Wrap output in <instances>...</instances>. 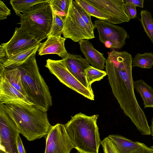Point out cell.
Returning a JSON list of instances; mask_svg holds the SVG:
<instances>
[{
	"label": "cell",
	"instance_id": "obj_30",
	"mask_svg": "<svg viewBox=\"0 0 153 153\" xmlns=\"http://www.w3.org/2000/svg\"><path fill=\"white\" fill-rule=\"evenodd\" d=\"M11 14L10 10L6 6L4 2L0 0V20H2L7 18Z\"/></svg>",
	"mask_w": 153,
	"mask_h": 153
},
{
	"label": "cell",
	"instance_id": "obj_11",
	"mask_svg": "<svg viewBox=\"0 0 153 153\" xmlns=\"http://www.w3.org/2000/svg\"><path fill=\"white\" fill-rule=\"evenodd\" d=\"M107 15L106 21L112 24L129 22L130 19L125 11L123 0H86Z\"/></svg>",
	"mask_w": 153,
	"mask_h": 153
},
{
	"label": "cell",
	"instance_id": "obj_7",
	"mask_svg": "<svg viewBox=\"0 0 153 153\" xmlns=\"http://www.w3.org/2000/svg\"><path fill=\"white\" fill-rule=\"evenodd\" d=\"M45 67L62 83L69 88L91 100H94L93 91L84 86L69 71L64 59H48Z\"/></svg>",
	"mask_w": 153,
	"mask_h": 153
},
{
	"label": "cell",
	"instance_id": "obj_29",
	"mask_svg": "<svg viewBox=\"0 0 153 153\" xmlns=\"http://www.w3.org/2000/svg\"><path fill=\"white\" fill-rule=\"evenodd\" d=\"M136 7L130 4L125 3V11L130 20L134 19L136 17L137 14Z\"/></svg>",
	"mask_w": 153,
	"mask_h": 153
},
{
	"label": "cell",
	"instance_id": "obj_3",
	"mask_svg": "<svg viewBox=\"0 0 153 153\" xmlns=\"http://www.w3.org/2000/svg\"><path fill=\"white\" fill-rule=\"evenodd\" d=\"M99 117L80 112L64 125L74 149L79 153H99L101 141L97 124Z\"/></svg>",
	"mask_w": 153,
	"mask_h": 153
},
{
	"label": "cell",
	"instance_id": "obj_5",
	"mask_svg": "<svg viewBox=\"0 0 153 153\" xmlns=\"http://www.w3.org/2000/svg\"><path fill=\"white\" fill-rule=\"evenodd\" d=\"M48 1L36 4L22 14L19 23L40 42L48 37L52 26L53 13Z\"/></svg>",
	"mask_w": 153,
	"mask_h": 153
},
{
	"label": "cell",
	"instance_id": "obj_15",
	"mask_svg": "<svg viewBox=\"0 0 153 153\" xmlns=\"http://www.w3.org/2000/svg\"><path fill=\"white\" fill-rule=\"evenodd\" d=\"M47 38L45 41L40 44L39 55L56 54L63 59H66L69 55L65 46L66 39L61 36H52Z\"/></svg>",
	"mask_w": 153,
	"mask_h": 153
},
{
	"label": "cell",
	"instance_id": "obj_10",
	"mask_svg": "<svg viewBox=\"0 0 153 153\" xmlns=\"http://www.w3.org/2000/svg\"><path fill=\"white\" fill-rule=\"evenodd\" d=\"M74 148L64 125L57 123L52 126L46 137L44 153H70Z\"/></svg>",
	"mask_w": 153,
	"mask_h": 153
},
{
	"label": "cell",
	"instance_id": "obj_25",
	"mask_svg": "<svg viewBox=\"0 0 153 153\" xmlns=\"http://www.w3.org/2000/svg\"><path fill=\"white\" fill-rule=\"evenodd\" d=\"M85 75L87 82L90 87L92 88L91 85L94 82L100 81L107 74L105 71L90 65L85 70Z\"/></svg>",
	"mask_w": 153,
	"mask_h": 153
},
{
	"label": "cell",
	"instance_id": "obj_21",
	"mask_svg": "<svg viewBox=\"0 0 153 153\" xmlns=\"http://www.w3.org/2000/svg\"><path fill=\"white\" fill-rule=\"evenodd\" d=\"M132 66L142 68H152L153 66V53L152 52H146L143 54L137 53L133 59Z\"/></svg>",
	"mask_w": 153,
	"mask_h": 153
},
{
	"label": "cell",
	"instance_id": "obj_18",
	"mask_svg": "<svg viewBox=\"0 0 153 153\" xmlns=\"http://www.w3.org/2000/svg\"><path fill=\"white\" fill-rule=\"evenodd\" d=\"M108 137L122 153H129L140 146L139 142H134L121 135L111 134Z\"/></svg>",
	"mask_w": 153,
	"mask_h": 153
},
{
	"label": "cell",
	"instance_id": "obj_8",
	"mask_svg": "<svg viewBox=\"0 0 153 153\" xmlns=\"http://www.w3.org/2000/svg\"><path fill=\"white\" fill-rule=\"evenodd\" d=\"M94 25L97 30L99 40L107 48L120 49L126 44V39L129 38L123 27L106 21L97 19Z\"/></svg>",
	"mask_w": 153,
	"mask_h": 153
},
{
	"label": "cell",
	"instance_id": "obj_23",
	"mask_svg": "<svg viewBox=\"0 0 153 153\" xmlns=\"http://www.w3.org/2000/svg\"><path fill=\"white\" fill-rule=\"evenodd\" d=\"M139 19L144 31L153 44V19L151 13L146 10H141Z\"/></svg>",
	"mask_w": 153,
	"mask_h": 153
},
{
	"label": "cell",
	"instance_id": "obj_33",
	"mask_svg": "<svg viewBox=\"0 0 153 153\" xmlns=\"http://www.w3.org/2000/svg\"><path fill=\"white\" fill-rule=\"evenodd\" d=\"M125 3H128L133 6L143 8L144 0H124Z\"/></svg>",
	"mask_w": 153,
	"mask_h": 153
},
{
	"label": "cell",
	"instance_id": "obj_26",
	"mask_svg": "<svg viewBox=\"0 0 153 153\" xmlns=\"http://www.w3.org/2000/svg\"><path fill=\"white\" fill-rule=\"evenodd\" d=\"M52 13V25L48 37L61 36L64 28L65 19L56 13Z\"/></svg>",
	"mask_w": 153,
	"mask_h": 153
},
{
	"label": "cell",
	"instance_id": "obj_12",
	"mask_svg": "<svg viewBox=\"0 0 153 153\" xmlns=\"http://www.w3.org/2000/svg\"><path fill=\"white\" fill-rule=\"evenodd\" d=\"M40 42L22 27H16L11 39L1 44L5 49L8 58L21 51L40 45Z\"/></svg>",
	"mask_w": 153,
	"mask_h": 153
},
{
	"label": "cell",
	"instance_id": "obj_2",
	"mask_svg": "<svg viewBox=\"0 0 153 153\" xmlns=\"http://www.w3.org/2000/svg\"><path fill=\"white\" fill-rule=\"evenodd\" d=\"M1 104L15 123L20 134L29 141L46 137L52 127L47 112L34 106Z\"/></svg>",
	"mask_w": 153,
	"mask_h": 153
},
{
	"label": "cell",
	"instance_id": "obj_4",
	"mask_svg": "<svg viewBox=\"0 0 153 153\" xmlns=\"http://www.w3.org/2000/svg\"><path fill=\"white\" fill-rule=\"evenodd\" d=\"M36 53H33L22 64L18 66L27 97L35 107L46 112L52 105V98L48 87L39 73Z\"/></svg>",
	"mask_w": 153,
	"mask_h": 153
},
{
	"label": "cell",
	"instance_id": "obj_20",
	"mask_svg": "<svg viewBox=\"0 0 153 153\" xmlns=\"http://www.w3.org/2000/svg\"><path fill=\"white\" fill-rule=\"evenodd\" d=\"M49 0H11L10 3L16 15L21 16L22 14L34 5L47 2Z\"/></svg>",
	"mask_w": 153,
	"mask_h": 153
},
{
	"label": "cell",
	"instance_id": "obj_32",
	"mask_svg": "<svg viewBox=\"0 0 153 153\" xmlns=\"http://www.w3.org/2000/svg\"><path fill=\"white\" fill-rule=\"evenodd\" d=\"M8 58L6 51L4 48L0 45V65H2L5 62Z\"/></svg>",
	"mask_w": 153,
	"mask_h": 153
},
{
	"label": "cell",
	"instance_id": "obj_24",
	"mask_svg": "<svg viewBox=\"0 0 153 153\" xmlns=\"http://www.w3.org/2000/svg\"><path fill=\"white\" fill-rule=\"evenodd\" d=\"M90 15L100 20L106 21L109 16L86 0H75Z\"/></svg>",
	"mask_w": 153,
	"mask_h": 153
},
{
	"label": "cell",
	"instance_id": "obj_34",
	"mask_svg": "<svg viewBox=\"0 0 153 153\" xmlns=\"http://www.w3.org/2000/svg\"><path fill=\"white\" fill-rule=\"evenodd\" d=\"M19 134H18L17 137V144L19 153H26Z\"/></svg>",
	"mask_w": 153,
	"mask_h": 153
},
{
	"label": "cell",
	"instance_id": "obj_6",
	"mask_svg": "<svg viewBox=\"0 0 153 153\" xmlns=\"http://www.w3.org/2000/svg\"><path fill=\"white\" fill-rule=\"evenodd\" d=\"M62 34L64 38L75 42L95 38L94 32L90 30L78 13L74 0H71Z\"/></svg>",
	"mask_w": 153,
	"mask_h": 153
},
{
	"label": "cell",
	"instance_id": "obj_31",
	"mask_svg": "<svg viewBox=\"0 0 153 153\" xmlns=\"http://www.w3.org/2000/svg\"><path fill=\"white\" fill-rule=\"evenodd\" d=\"M139 146L129 153H153L152 149L144 143L139 142Z\"/></svg>",
	"mask_w": 153,
	"mask_h": 153
},
{
	"label": "cell",
	"instance_id": "obj_16",
	"mask_svg": "<svg viewBox=\"0 0 153 153\" xmlns=\"http://www.w3.org/2000/svg\"><path fill=\"white\" fill-rule=\"evenodd\" d=\"M79 43L80 50L89 63L97 69H103L106 61L103 54L94 48L88 40L80 41Z\"/></svg>",
	"mask_w": 153,
	"mask_h": 153
},
{
	"label": "cell",
	"instance_id": "obj_35",
	"mask_svg": "<svg viewBox=\"0 0 153 153\" xmlns=\"http://www.w3.org/2000/svg\"><path fill=\"white\" fill-rule=\"evenodd\" d=\"M151 125L150 126L151 135H152L153 138V116L151 120Z\"/></svg>",
	"mask_w": 153,
	"mask_h": 153
},
{
	"label": "cell",
	"instance_id": "obj_14",
	"mask_svg": "<svg viewBox=\"0 0 153 153\" xmlns=\"http://www.w3.org/2000/svg\"><path fill=\"white\" fill-rule=\"evenodd\" d=\"M64 60L69 71L84 86L93 91L89 86L85 77V70L90 66L87 60L80 55L69 53L67 57Z\"/></svg>",
	"mask_w": 153,
	"mask_h": 153
},
{
	"label": "cell",
	"instance_id": "obj_37",
	"mask_svg": "<svg viewBox=\"0 0 153 153\" xmlns=\"http://www.w3.org/2000/svg\"><path fill=\"white\" fill-rule=\"evenodd\" d=\"M76 153H78L77 152Z\"/></svg>",
	"mask_w": 153,
	"mask_h": 153
},
{
	"label": "cell",
	"instance_id": "obj_27",
	"mask_svg": "<svg viewBox=\"0 0 153 153\" xmlns=\"http://www.w3.org/2000/svg\"><path fill=\"white\" fill-rule=\"evenodd\" d=\"M74 3L75 7L82 18L90 30L92 32H94V29L95 28L94 25L91 21V16L75 0L74 1Z\"/></svg>",
	"mask_w": 153,
	"mask_h": 153
},
{
	"label": "cell",
	"instance_id": "obj_9",
	"mask_svg": "<svg viewBox=\"0 0 153 153\" xmlns=\"http://www.w3.org/2000/svg\"><path fill=\"white\" fill-rule=\"evenodd\" d=\"M19 131L0 104V153H19L17 137Z\"/></svg>",
	"mask_w": 153,
	"mask_h": 153
},
{
	"label": "cell",
	"instance_id": "obj_1",
	"mask_svg": "<svg viewBox=\"0 0 153 153\" xmlns=\"http://www.w3.org/2000/svg\"><path fill=\"white\" fill-rule=\"evenodd\" d=\"M132 59L131 55L127 52L113 50L108 54L105 67L112 93L121 108L138 130L143 134L150 128L134 94Z\"/></svg>",
	"mask_w": 153,
	"mask_h": 153
},
{
	"label": "cell",
	"instance_id": "obj_13",
	"mask_svg": "<svg viewBox=\"0 0 153 153\" xmlns=\"http://www.w3.org/2000/svg\"><path fill=\"white\" fill-rule=\"evenodd\" d=\"M0 103L34 106L29 98L13 86L0 72Z\"/></svg>",
	"mask_w": 153,
	"mask_h": 153
},
{
	"label": "cell",
	"instance_id": "obj_17",
	"mask_svg": "<svg viewBox=\"0 0 153 153\" xmlns=\"http://www.w3.org/2000/svg\"><path fill=\"white\" fill-rule=\"evenodd\" d=\"M133 87L142 98L144 108H153V88L143 80L133 81Z\"/></svg>",
	"mask_w": 153,
	"mask_h": 153
},
{
	"label": "cell",
	"instance_id": "obj_22",
	"mask_svg": "<svg viewBox=\"0 0 153 153\" xmlns=\"http://www.w3.org/2000/svg\"><path fill=\"white\" fill-rule=\"evenodd\" d=\"M71 0H49L48 3L53 13L65 19L69 10Z\"/></svg>",
	"mask_w": 153,
	"mask_h": 153
},
{
	"label": "cell",
	"instance_id": "obj_36",
	"mask_svg": "<svg viewBox=\"0 0 153 153\" xmlns=\"http://www.w3.org/2000/svg\"><path fill=\"white\" fill-rule=\"evenodd\" d=\"M150 148L152 149V150L153 151V145L151 146L150 147Z\"/></svg>",
	"mask_w": 153,
	"mask_h": 153
},
{
	"label": "cell",
	"instance_id": "obj_19",
	"mask_svg": "<svg viewBox=\"0 0 153 153\" xmlns=\"http://www.w3.org/2000/svg\"><path fill=\"white\" fill-rule=\"evenodd\" d=\"M39 45L21 51L9 58L0 67L5 68L10 65L19 66L22 64L33 53L38 51Z\"/></svg>",
	"mask_w": 153,
	"mask_h": 153
},
{
	"label": "cell",
	"instance_id": "obj_28",
	"mask_svg": "<svg viewBox=\"0 0 153 153\" xmlns=\"http://www.w3.org/2000/svg\"><path fill=\"white\" fill-rule=\"evenodd\" d=\"M101 144L104 153H122L108 137L101 141Z\"/></svg>",
	"mask_w": 153,
	"mask_h": 153
}]
</instances>
